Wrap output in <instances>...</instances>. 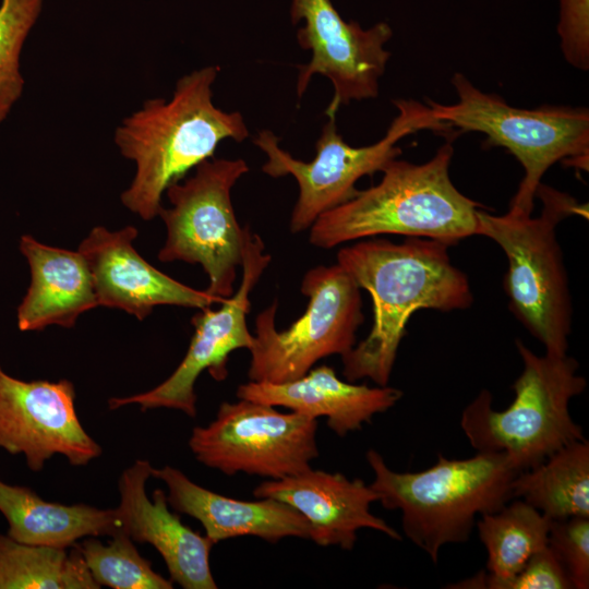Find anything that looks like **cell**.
Instances as JSON below:
<instances>
[{
    "label": "cell",
    "mask_w": 589,
    "mask_h": 589,
    "mask_svg": "<svg viewBox=\"0 0 589 589\" xmlns=\"http://www.w3.org/2000/svg\"><path fill=\"white\" fill-rule=\"evenodd\" d=\"M448 248L441 241L409 237L402 243L376 239L338 251L337 264L370 293L374 315L366 338L341 357L347 381L368 377L386 386L416 311L449 312L472 304L468 278L452 264Z\"/></svg>",
    "instance_id": "cell-1"
},
{
    "label": "cell",
    "mask_w": 589,
    "mask_h": 589,
    "mask_svg": "<svg viewBox=\"0 0 589 589\" xmlns=\"http://www.w3.org/2000/svg\"><path fill=\"white\" fill-rule=\"evenodd\" d=\"M219 71L218 65H208L183 75L170 99L145 100L116 128L117 147L135 164L121 202L142 219L158 216L166 189L213 158L221 141L249 137L243 116L224 111L212 100Z\"/></svg>",
    "instance_id": "cell-2"
},
{
    "label": "cell",
    "mask_w": 589,
    "mask_h": 589,
    "mask_svg": "<svg viewBox=\"0 0 589 589\" xmlns=\"http://www.w3.org/2000/svg\"><path fill=\"white\" fill-rule=\"evenodd\" d=\"M452 140L423 164L389 161L374 187L322 214L310 227V243L330 249L382 233L441 241L449 247L478 235L479 204L449 177Z\"/></svg>",
    "instance_id": "cell-3"
},
{
    "label": "cell",
    "mask_w": 589,
    "mask_h": 589,
    "mask_svg": "<svg viewBox=\"0 0 589 589\" xmlns=\"http://www.w3.org/2000/svg\"><path fill=\"white\" fill-rule=\"evenodd\" d=\"M377 502L401 512L406 537L436 563L442 546L468 541L478 515L501 509L513 498L519 473L502 453H479L467 459L438 455L417 472L392 470L375 449L366 452Z\"/></svg>",
    "instance_id": "cell-4"
},
{
    "label": "cell",
    "mask_w": 589,
    "mask_h": 589,
    "mask_svg": "<svg viewBox=\"0 0 589 589\" xmlns=\"http://www.w3.org/2000/svg\"><path fill=\"white\" fill-rule=\"evenodd\" d=\"M516 347L522 371L513 384V402L495 410L491 393L484 389L462 410L460 426L472 448L502 453L521 472L585 438L569 413V401L587 382L567 354L538 356L519 339Z\"/></svg>",
    "instance_id": "cell-5"
},
{
    "label": "cell",
    "mask_w": 589,
    "mask_h": 589,
    "mask_svg": "<svg viewBox=\"0 0 589 589\" xmlns=\"http://www.w3.org/2000/svg\"><path fill=\"white\" fill-rule=\"evenodd\" d=\"M538 217L508 211L494 216L478 211V235L501 247L508 260L504 289L518 321L551 356H565L572 329V299L555 228L564 218L585 214L570 195L540 184Z\"/></svg>",
    "instance_id": "cell-6"
},
{
    "label": "cell",
    "mask_w": 589,
    "mask_h": 589,
    "mask_svg": "<svg viewBox=\"0 0 589 589\" xmlns=\"http://www.w3.org/2000/svg\"><path fill=\"white\" fill-rule=\"evenodd\" d=\"M452 84L458 100L452 105L426 100L445 129L480 132L490 145L508 149L521 164L525 175L509 209L531 215L537 190L546 170L563 160L588 170L589 110L572 107L521 109L503 98L478 89L461 73Z\"/></svg>",
    "instance_id": "cell-7"
},
{
    "label": "cell",
    "mask_w": 589,
    "mask_h": 589,
    "mask_svg": "<svg viewBox=\"0 0 589 589\" xmlns=\"http://www.w3.org/2000/svg\"><path fill=\"white\" fill-rule=\"evenodd\" d=\"M398 115L378 142L353 147L346 143L337 130L335 117L328 118L315 143V157L302 161L279 146L280 139L269 130L260 131L253 143L267 159L263 172L279 178L292 176L299 185L290 230L298 233L310 228L324 213L348 202L359 192L356 182L363 176L382 171L401 154L397 143L421 130L445 131L426 104L413 99H397Z\"/></svg>",
    "instance_id": "cell-8"
},
{
    "label": "cell",
    "mask_w": 589,
    "mask_h": 589,
    "mask_svg": "<svg viewBox=\"0 0 589 589\" xmlns=\"http://www.w3.org/2000/svg\"><path fill=\"white\" fill-rule=\"evenodd\" d=\"M360 289L338 264L309 269L301 281L308 308L288 328L276 329V301L256 315L249 350L250 381L286 383L304 375L323 358L349 352L364 320Z\"/></svg>",
    "instance_id": "cell-9"
},
{
    "label": "cell",
    "mask_w": 589,
    "mask_h": 589,
    "mask_svg": "<svg viewBox=\"0 0 589 589\" xmlns=\"http://www.w3.org/2000/svg\"><path fill=\"white\" fill-rule=\"evenodd\" d=\"M194 169L166 189L171 207L158 215L167 229L158 259L200 264L209 280L206 291L227 299L233 294L248 227L239 225L230 193L249 167L241 158H209Z\"/></svg>",
    "instance_id": "cell-10"
},
{
    "label": "cell",
    "mask_w": 589,
    "mask_h": 589,
    "mask_svg": "<svg viewBox=\"0 0 589 589\" xmlns=\"http://www.w3.org/2000/svg\"><path fill=\"white\" fill-rule=\"evenodd\" d=\"M317 420L248 399L225 401L206 426H195L189 447L203 465L279 480L311 468L318 457Z\"/></svg>",
    "instance_id": "cell-11"
},
{
    "label": "cell",
    "mask_w": 589,
    "mask_h": 589,
    "mask_svg": "<svg viewBox=\"0 0 589 589\" xmlns=\"http://www.w3.org/2000/svg\"><path fill=\"white\" fill-rule=\"evenodd\" d=\"M261 237L247 227L242 253L243 275L238 290L217 310L199 309L191 320L195 330L188 351L173 373L151 390L108 400L111 410L139 405L142 411L156 408L176 409L194 418L196 394L194 385L200 374L207 370L217 381L227 376L229 354L253 345V335L247 325L250 293L271 262L264 253Z\"/></svg>",
    "instance_id": "cell-12"
},
{
    "label": "cell",
    "mask_w": 589,
    "mask_h": 589,
    "mask_svg": "<svg viewBox=\"0 0 589 589\" xmlns=\"http://www.w3.org/2000/svg\"><path fill=\"white\" fill-rule=\"evenodd\" d=\"M290 15L293 24L304 22L297 38L302 49L311 51L310 61L298 67V98L315 74L326 76L334 87L325 110L328 118L351 100L377 96L390 57L384 47L393 35L387 23L363 29L358 22L342 20L330 0H292Z\"/></svg>",
    "instance_id": "cell-13"
},
{
    "label": "cell",
    "mask_w": 589,
    "mask_h": 589,
    "mask_svg": "<svg viewBox=\"0 0 589 589\" xmlns=\"http://www.w3.org/2000/svg\"><path fill=\"white\" fill-rule=\"evenodd\" d=\"M0 448L24 455L34 472L55 455L72 466H85L103 453L80 422L72 382L23 381L1 365Z\"/></svg>",
    "instance_id": "cell-14"
},
{
    "label": "cell",
    "mask_w": 589,
    "mask_h": 589,
    "mask_svg": "<svg viewBox=\"0 0 589 589\" xmlns=\"http://www.w3.org/2000/svg\"><path fill=\"white\" fill-rule=\"evenodd\" d=\"M137 229H92L81 242L93 276L98 305L120 309L143 321L157 305L203 309L226 299L191 288L152 266L133 247Z\"/></svg>",
    "instance_id": "cell-15"
},
{
    "label": "cell",
    "mask_w": 589,
    "mask_h": 589,
    "mask_svg": "<svg viewBox=\"0 0 589 589\" xmlns=\"http://www.w3.org/2000/svg\"><path fill=\"white\" fill-rule=\"evenodd\" d=\"M253 495L269 497L298 510L310 526V537L321 546L353 549L360 529L369 528L401 540L400 533L373 515L370 506L376 492L361 479H348L339 472L309 468L279 480L260 483Z\"/></svg>",
    "instance_id": "cell-16"
},
{
    "label": "cell",
    "mask_w": 589,
    "mask_h": 589,
    "mask_svg": "<svg viewBox=\"0 0 589 589\" xmlns=\"http://www.w3.org/2000/svg\"><path fill=\"white\" fill-rule=\"evenodd\" d=\"M153 467L137 459L119 478V505L116 507L122 531L133 541L149 543L164 558L172 582L184 589H216L209 555L215 544L185 526L179 515L169 510L164 490L146 494Z\"/></svg>",
    "instance_id": "cell-17"
},
{
    "label": "cell",
    "mask_w": 589,
    "mask_h": 589,
    "mask_svg": "<svg viewBox=\"0 0 589 589\" xmlns=\"http://www.w3.org/2000/svg\"><path fill=\"white\" fill-rule=\"evenodd\" d=\"M237 397L285 407L312 419L325 417L327 426L342 437L395 406L402 392L387 385L369 387L344 382L324 364L286 383L250 381L238 387Z\"/></svg>",
    "instance_id": "cell-18"
},
{
    "label": "cell",
    "mask_w": 589,
    "mask_h": 589,
    "mask_svg": "<svg viewBox=\"0 0 589 589\" xmlns=\"http://www.w3.org/2000/svg\"><path fill=\"white\" fill-rule=\"evenodd\" d=\"M152 477L167 485L169 506L197 519L214 543L242 536L272 543L287 537H310L306 519L280 501L269 497L241 501L225 496L194 483L171 466L153 468Z\"/></svg>",
    "instance_id": "cell-19"
},
{
    "label": "cell",
    "mask_w": 589,
    "mask_h": 589,
    "mask_svg": "<svg viewBox=\"0 0 589 589\" xmlns=\"http://www.w3.org/2000/svg\"><path fill=\"white\" fill-rule=\"evenodd\" d=\"M20 251L31 272L28 289L17 308L23 332L49 325L73 327L77 317L98 305L86 260L77 251L56 248L23 235Z\"/></svg>",
    "instance_id": "cell-20"
},
{
    "label": "cell",
    "mask_w": 589,
    "mask_h": 589,
    "mask_svg": "<svg viewBox=\"0 0 589 589\" xmlns=\"http://www.w3.org/2000/svg\"><path fill=\"white\" fill-rule=\"evenodd\" d=\"M0 513L9 525L7 534L26 544L70 549L85 537L123 532L117 508L48 502L29 488L11 485L1 479Z\"/></svg>",
    "instance_id": "cell-21"
},
{
    "label": "cell",
    "mask_w": 589,
    "mask_h": 589,
    "mask_svg": "<svg viewBox=\"0 0 589 589\" xmlns=\"http://www.w3.org/2000/svg\"><path fill=\"white\" fill-rule=\"evenodd\" d=\"M551 522L522 500L481 515L476 525L488 553V574L481 573L460 587L505 589L527 561L548 545Z\"/></svg>",
    "instance_id": "cell-22"
},
{
    "label": "cell",
    "mask_w": 589,
    "mask_h": 589,
    "mask_svg": "<svg viewBox=\"0 0 589 589\" xmlns=\"http://www.w3.org/2000/svg\"><path fill=\"white\" fill-rule=\"evenodd\" d=\"M512 492L551 520L589 517L588 441H575L519 472Z\"/></svg>",
    "instance_id": "cell-23"
},
{
    "label": "cell",
    "mask_w": 589,
    "mask_h": 589,
    "mask_svg": "<svg viewBox=\"0 0 589 589\" xmlns=\"http://www.w3.org/2000/svg\"><path fill=\"white\" fill-rule=\"evenodd\" d=\"M75 543L68 549L0 534V589H99Z\"/></svg>",
    "instance_id": "cell-24"
},
{
    "label": "cell",
    "mask_w": 589,
    "mask_h": 589,
    "mask_svg": "<svg viewBox=\"0 0 589 589\" xmlns=\"http://www.w3.org/2000/svg\"><path fill=\"white\" fill-rule=\"evenodd\" d=\"M109 544L96 537H85L75 545L94 580L112 589H171L172 581L156 573L134 541L124 532L111 537Z\"/></svg>",
    "instance_id": "cell-25"
},
{
    "label": "cell",
    "mask_w": 589,
    "mask_h": 589,
    "mask_svg": "<svg viewBox=\"0 0 589 589\" xmlns=\"http://www.w3.org/2000/svg\"><path fill=\"white\" fill-rule=\"evenodd\" d=\"M44 0L0 2V123L7 118L24 88L20 71L23 45L37 22Z\"/></svg>",
    "instance_id": "cell-26"
},
{
    "label": "cell",
    "mask_w": 589,
    "mask_h": 589,
    "mask_svg": "<svg viewBox=\"0 0 589 589\" xmlns=\"http://www.w3.org/2000/svg\"><path fill=\"white\" fill-rule=\"evenodd\" d=\"M548 545L553 551L572 587H589V517L552 520Z\"/></svg>",
    "instance_id": "cell-27"
},
{
    "label": "cell",
    "mask_w": 589,
    "mask_h": 589,
    "mask_svg": "<svg viewBox=\"0 0 589 589\" xmlns=\"http://www.w3.org/2000/svg\"><path fill=\"white\" fill-rule=\"evenodd\" d=\"M557 34L566 61L589 69V0H560Z\"/></svg>",
    "instance_id": "cell-28"
},
{
    "label": "cell",
    "mask_w": 589,
    "mask_h": 589,
    "mask_svg": "<svg viewBox=\"0 0 589 589\" xmlns=\"http://www.w3.org/2000/svg\"><path fill=\"white\" fill-rule=\"evenodd\" d=\"M562 564L549 545L536 552L505 589H572Z\"/></svg>",
    "instance_id": "cell-29"
}]
</instances>
